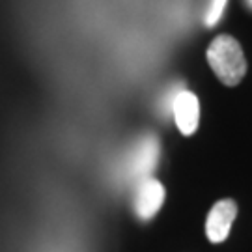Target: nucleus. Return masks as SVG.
Here are the masks:
<instances>
[{
  "instance_id": "nucleus-1",
  "label": "nucleus",
  "mask_w": 252,
  "mask_h": 252,
  "mask_svg": "<svg viewBox=\"0 0 252 252\" xmlns=\"http://www.w3.org/2000/svg\"><path fill=\"white\" fill-rule=\"evenodd\" d=\"M207 62L215 75L228 86L239 84L247 73L243 49L235 37L222 34L217 36L207 49Z\"/></svg>"
},
{
  "instance_id": "nucleus-3",
  "label": "nucleus",
  "mask_w": 252,
  "mask_h": 252,
  "mask_svg": "<svg viewBox=\"0 0 252 252\" xmlns=\"http://www.w3.org/2000/svg\"><path fill=\"white\" fill-rule=\"evenodd\" d=\"M164 204V187L159 180L155 178H146V180L136 183L135 200L133 207L140 220H150L157 215V211Z\"/></svg>"
},
{
  "instance_id": "nucleus-5",
  "label": "nucleus",
  "mask_w": 252,
  "mask_h": 252,
  "mask_svg": "<svg viewBox=\"0 0 252 252\" xmlns=\"http://www.w3.org/2000/svg\"><path fill=\"white\" fill-rule=\"evenodd\" d=\"M174 122L185 136L192 135L198 129L200 122V101L198 97L189 90H183L176 95V99L172 103V114Z\"/></svg>"
},
{
  "instance_id": "nucleus-2",
  "label": "nucleus",
  "mask_w": 252,
  "mask_h": 252,
  "mask_svg": "<svg viewBox=\"0 0 252 252\" xmlns=\"http://www.w3.org/2000/svg\"><path fill=\"white\" fill-rule=\"evenodd\" d=\"M159 153H161V146H159L157 136L144 135L142 138H138L135 144L127 150L126 157L120 162V168H118L120 178L126 183H131V181L138 183V181L150 178V174L157 166Z\"/></svg>"
},
{
  "instance_id": "nucleus-8",
  "label": "nucleus",
  "mask_w": 252,
  "mask_h": 252,
  "mask_svg": "<svg viewBox=\"0 0 252 252\" xmlns=\"http://www.w3.org/2000/svg\"><path fill=\"white\" fill-rule=\"evenodd\" d=\"M247 4H249V8H252V0H247Z\"/></svg>"
},
{
  "instance_id": "nucleus-7",
  "label": "nucleus",
  "mask_w": 252,
  "mask_h": 252,
  "mask_svg": "<svg viewBox=\"0 0 252 252\" xmlns=\"http://www.w3.org/2000/svg\"><path fill=\"white\" fill-rule=\"evenodd\" d=\"M228 0H209V6L206 11V27H215L220 21Z\"/></svg>"
},
{
  "instance_id": "nucleus-6",
  "label": "nucleus",
  "mask_w": 252,
  "mask_h": 252,
  "mask_svg": "<svg viewBox=\"0 0 252 252\" xmlns=\"http://www.w3.org/2000/svg\"><path fill=\"white\" fill-rule=\"evenodd\" d=\"M183 90V86H181L180 82H176V84H172L168 86V90L162 92L161 99L157 101V110H159V114L161 116H170L172 114V103L176 99V95Z\"/></svg>"
},
{
  "instance_id": "nucleus-4",
  "label": "nucleus",
  "mask_w": 252,
  "mask_h": 252,
  "mask_svg": "<svg viewBox=\"0 0 252 252\" xmlns=\"http://www.w3.org/2000/svg\"><path fill=\"white\" fill-rule=\"evenodd\" d=\"M237 217V204L234 200L224 198L219 200L215 206L211 207L206 220V234L211 243H222L230 235L232 224Z\"/></svg>"
}]
</instances>
